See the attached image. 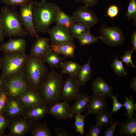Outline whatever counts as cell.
<instances>
[{
  "instance_id": "1",
  "label": "cell",
  "mask_w": 136,
  "mask_h": 136,
  "mask_svg": "<svg viewBox=\"0 0 136 136\" xmlns=\"http://www.w3.org/2000/svg\"><path fill=\"white\" fill-rule=\"evenodd\" d=\"M63 82L62 74L52 69L40 83L37 91L43 102L49 107L61 100V93Z\"/></svg>"
},
{
  "instance_id": "2",
  "label": "cell",
  "mask_w": 136,
  "mask_h": 136,
  "mask_svg": "<svg viewBox=\"0 0 136 136\" xmlns=\"http://www.w3.org/2000/svg\"><path fill=\"white\" fill-rule=\"evenodd\" d=\"M60 8L56 4L41 0L34 1L32 9L33 21L38 32H47L50 25L55 22Z\"/></svg>"
},
{
  "instance_id": "3",
  "label": "cell",
  "mask_w": 136,
  "mask_h": 136,
  "mask_svg": "<svg viewBox=\"0 0 136 136\" xmlns=\"http://www.w3.org/2000/svg\"><path fill=\"white\" fill-rule=\"evenodd\" d=\"M0 21L5 37L22 38L29 35L23 27L15 7L4 5L0 11Z\"/></svg>"
},
{
  "instance_id": "4",
  "label": "cell",
  "mask_w": 136,
  "mask_h": 136,
  "mask_svg": "<svg viewBox=\"0 0 136 136\" xmlns=\"http://www.w3.org/2000/svg\"><path fill=\"white\" fill-rule=\"evenodd\" d=\"M48 72V69L42 59L28 56L23 75L28 87L37 91Z\"/></svg>"
},
{
  "instance_id": "5",
  "label": "cell",
  "mask_w": 136,
  "mask_h": 136,
  "mask_svg": "<svg viewBox=\"0 0 136 136\" xmlns=\"http://www.w3.org/2000/svg\"><path fill=\"white\" fill-rule=\"evenodd\" d=\"M28 56L25 53H4L1 77L6 79L22 73Z\"/></svg>"
},
{
  "instance_id": "6",
  "label": "cell",
  "mask_w": 136,
  "mask_h": 136,
  "mask_svg": "<svg viewBox=\"0 0 136 136\" xmlns=\"http://www.w3.org/2000/svg\"><path fill=\"white\" fill-rule=\"evenodd\" d=\"M34 1H30L20 5L18 13L19 19L24 29L33 39L39 37L33 24L32 9Z\"/></svg>"
},
{
  "instance_id": "7",
  "label": "cell",
  "mask_w": 136,
  "mask_h": 136,
  "mask_svg": "<svg viewBox=\"0 0 136 136\" xmlns=\"http://www.w3.org/2000/svg\"><path fill=\"white\" fill-rule=\"evenodd\" d=\"M99 31L103 43L109 46H119L125 41V36L118 26L111 27L103 24L100 28Z\"/></svg>"
},
{
  "instance_id": "8",
  "label": "cell",
  "mask_w": 136,
  "mask_h": 136,
  "mask_svg": "<svg viewBox=\"0 0 136 136\" xmlns=\"http://www.w3.org/2000/svg\"><path fill=\"white\" fill-rule=\"evenodd\" d=\"M5 79L4 89L10 97H18L28 87L23 73Z\"/></svg>"
},
{
  "instance_id": "9",
  "label": "cell",
  "mask_w": 136,
  "mask_h": 136,
  "mask_svg": "<svg viewBox=\"0 0 136 136\" xmlns=\"http://www.w3.org/2000/svg\"><path fill=\"white\" fill-rule=\"evenodd\" d=\"M75 22L90 28L98 22L96 14L86 6H80L74 12L73 16Z\"/></svg>"
},
{
  "instance_id": "10",
  "label": "cell",
  "mask_w": 136,
  "mask_h": 136,
  "mask_svg": "<svg viewBox=\"0 0 136 136\" xmlns=\"http://www.w3.org/2000/svg\"><path fill=\"white\" fill-rule=\"evenodd\" d=\"M47 33L49 35L51 43L55 45L65 42L74 43V38L69 29L56 24L50 29Z\"/></svg>"
},
{
  "instance_id": "11",
  "label": "cell",
  "mask_w": 136,
  "mask_h": 136,
  "mask_svg": "<svg viewBox=\"0 0 136 136\" xmlns=\"http://www.w3.org/2000/svg\"><path fill=\"white\" fill-rule=\"evenodd\" d=\"M80 86L75 77L70 76L64 82L60 99L67 102L75 100L80 93Z\"/></svg>"
},
{
  "instance_id": "12",
  "label": "cell",
  "mask_w": 136,
  "mask_h": 136,
  "mask_svg": "<svg viewBox=\"0 0 136 136\" xmlns=\"http://www.w3.org/2000/svg\"><path fill=\"white\" fill-rule=\"evenodd\" d=\"M33 122L23 116L10 122L8 136H22L30 131Z\"/></svg>"
},
{
  "instance_id": "13",
  "label": "cell",
  "mask_w": 136,
  "mask_h": 136,
  "mask_svg": "<svg viewBox=\"0 0 136 136\" xmlns=\"http://www.w3.org/2000/svg\"><path fill=\"white\" fill-rule=\"evenodd\" d=\"M27 110L18 98L10 97L4 115L10 122L23 116Z\"/></svg>"
},
{
  "instance_id": "14",
  "label": "cell",
  "mask_w": 136,
  "mask_h": 136,
  "mask_svg": "<svg viewBox=\"0 0 136 136\" xmlns=\"http://www.w3.org/2000/svg\"><path fill=\"white\" fill-rule=\"evenodd\" d=\"M68 102H59L49 107L48 114L54 116L58 120H67L74 117Z\"/></svg>"
},
{
  "instance_id": "15",
  "label": "cell",
  "mask_w": 136,
  "mask_h": 136,
  "mask_svg": "<svg viewBox=\"0 0 136 136\" xmlns=\"http://www.w3.org/2000/svg\"><path fill=\"white\" fill-rule=\"evenodd\" d=\"M31 47L29 56L41 59L51 50L50 39L39 37L36 38Z\"/></svg>"
},
{
  "instance_id": "16",
  "label": "cell",
  "mask_w": 136,
  "mask_h": 136,
  "mask_svg": "<svg viewBox=\"0 0 136 136\" xmlns=\"http://www.w3.org/2000/svg\"><path fill=\"white\" fill-rule=\"evenodd\" d=\"M18 98L27 110L44 103L38 91L29 87Z\"/></svg>"
},
{
  "instance_id": "17",
  "label": "cell",
  "mask_w": 136,
  "mask_h": 136,
  "mask_svg": "<svg viewBox=\"0 0 136 136\" xmlns=\"http://www.w3.org/2000/svg\"><path fill=\"white\" fill-rule=\"evenodd\" d=\"M26 46V42L24 39L11 38L6 43L0 44V51L3 54L25 53Z\"/></svg>"
},
{
  "instance_id": "18",
  "label": "cell",
  "mask_w": 136,
  "mask_h": 136,
  "mask_svg": "<svg viewBox=\"0 0 136 136\" xmlns=\"http://www.w3.org/2000/svg\"><path fill=\"white\" fill-rule=\"evenodd\" d=\"M107 106L105 97L94 94L90 96L87 107L88 109L87 114L96 115L104 110Z\"/></svg>"
},
{
  "instance_id": "19",
  "label": "cell",
  "mask_w": 136,
  "mask_h": 136,
  "mask_svg": "<svg viewBox=\"0 0 136 136\" xmlns=\"http://www.w3.org/2000/svg\"><path fill=\"white\" fill-rule=\"evenodd\" d=\"M49 108L42 103L27 110L23 116L33 122H38L48 114Z\"/></svg>"
},
{
  "instance_id": "20",
  "label": "cell",
  "mask_w": 136,
  "mask_h": 136,
  "mask_svg": "<svg viewBox=\"0 0 136 136\" xmlns=\"http://www.w3.org/2000/svg\"><path fill=\"white\" fill-rule=\"evenodd\" d=\"M92 89L94 94L105 97L112 94L113 88L103 78L99 77L93 81Z\"/></svg>"
},
{
  "instance_id": "21",
  "label": "cell",
  "mask_w": 136,
  "mask_h": 136,
  "mask_svg": "<svg viewBox=\"0 0 136 136\" xmlns=\"http://www.w3.org/2000/svg\"><path fill=\"white\" fill-rule=\"evenodd\" d=\"M50 44L51 50L63 55L64 58L74 57L76 46L74 43L65 42L57 45Z\"/></svg>"
},
{
  "instance_id": "22",
  "label": "cell",
  "mask_w": 136,
  "mask_h": 136,
  "mask_svg": "<svg viewBox=\"0 0 136 136\" xmlns=\"http://www.w3.org/2000/svg\"><path fill=\"white\" fill-rule=\"evenodd\" d=\"M91 59V57L90 56L87 62L81 66L77 74L75 77L80 87L83 86L91 78L92 75Z\"/></svg>"
},
{
  "instance_id": "23",
  "label": "cell",
  "mask_w": 136,
  "mask_h": 136,
  "mask_svg": "<svg viewBox=\"0 0 136 136\" xmlns=\"http://www.w3.org/2000/svg\"><path fill=\"white\" fill-rule=\"evenodd\" d=\"M119 133L122 136L136 135V115L134 114L131 118H128L120 124Z\"/></svg>"
},
{
  "instance_id": "24",
  "label": "cell",
  "mask_w": 136,
  "mask_h": 136,
  "mask_svg": "<svg viewBox=\"0 0 136 136\" xmlns=\"http://www.w3.org/2000/svg\"><path fill=\"white\" fill-rule=\"evenodd\" d=\"M90 96L85 94H80L75 99L73 105L71 107L72 114L74 115L81 113L84 112L87 107L89 99Z\"/></svg>"
},
{
  "instance_id": "25",
  "label": "cell",
  "mask_w": 136,
  "mask_h": 136,
  "mask_svg": "<svg viewBox=\"0 0 136 136\" xmlns=\"http://www.w3.org/2000/svg\"><path fill=\"white\" fill-rule=\"evenodd\" d=\"M63 59L59 54L51 50L47 53L42 58L44 62L47 63L49 67L52 69L60 67Z\"/></svg>"
},
{
  "instance_id": "26",
  "label": "cell",
  "mask_w": 136,
  "mask_h": 136,
  "mask_svg": "<svg viewBox=\"0 0 136 136\" xmlns=\"http://www.w3.org/2000/svg\"><path fill=\"white\" fill-rule=\"evenodd\" d=\"M81 66L75 62L69 61L63 62L60 67L61 69V74H67L70 76L75 77L77 74Z\"/></svg>"
},
{
  "instance_id": "27",
  "label": "cell",
  "mask_w": 136,
  "mask_h": 136,
  "mask_svg": "<svg viewBox=\"0 0 136 136\" xmlns=\"http://www.w3.org/2000/svg\"><path fill=\"white\" fill-rule=\"evenodd\" d=\"M32 136H51L50 129L47 127V122L43 123L38 122L33 124L30 130Z\"/></svg>"
},
{
  "instance_id": "28",
  "label": "cell",
  "mask_w": 136,
  "mask_h": 136,
  "mask_svg": "<svg viewBox=\"0 0 136 136\" xmlns=\"http://www.w3.org/2000/svg\"><path fill=\"white\" fill-rule=\"evenodd\" d=\"M75 22L73 16H69L60 8L57 12L55 22L59 25L69 29L72 25Z\"/></svg>"
},
{
  "instance_id": "29",
  "label": "cell",
  "mask_w": 136,
  "mask_h": 136,
  "mask_svg": "<svg viewBox=\"0 0 136 136\" xmlns=\"http://www.w3.org/2000/svg\"><path fill=\"white\" fill-rule=\"evenodd\" d=\"M112 114L109 112L104 110L96 115V125L101 127L112 123Z\"/></svg>"
},
{
  "instance_id": "30",
  "label": "cell",
  "mask_w": 136,
  "mask_h": 136,
  "mask_svg": "<svg viewBox=\"0 0 136 136\" xmlns=\"http://www.w3.org/2000/svg\"><path fill=\"white\" fill-rule=\"evenodd\" d=\"M74 39H78L84 33L90 31L89 28L81 24L74 22L69 29Z\"/></svg>"
},
{
  "instance_id": "31",
  "label": "cell",
  "mask_w": 136,
  "mask_h": 136,
  "mask_svg": "<svg viewBox=\"0 0 136 136\" xmlns=\"http://www.w3.org/2000/svg\"><path fill=\"white\" fill-rule=\"evenodd\" d=\"M78 39L80 45L83 46L89 45L94 43L97 42L99 40H101V36L98 37L94 36L90 31L83 34Z\"/></svg>"
},
{
  "instance_id": "32",
  "label": "cell",
  "mask_w": 136,
  "mask_h": 136,
  "mask_svg": "<svg viewBox=\"0 0 136 136\" xmlns=\"http://www.w3.org/2000/svg\"><path fill=\"white\" fill-rule=\"evenodd\" d=\"M115 58L111 64V66L115 74L118 76L123 77L128 75L127 73L122 64V61L118 58L117 55L115 56Z\"/></svg>"
},
{
  "instance_id": "33",
  "label": "cell",
  "mask_w": 136,
  "mask_h": 136,
  "mask_svg": "<svg viewBox=\"0 0 136 136\" xmlns=\"http://www.w3.org/2000/svg\"><path fill=\"white\" fill-rule=\"evenodd\" d=\"M88 115H82L81 113H78L74 116L75 119V125L76 131L82 136L85 133L84 131V119Z\"/></svg>"
},
{
  "instance_id": "34",
  "label": "cell",
  "mask_w": 136,
  "mask_h": 136,
  "mask_svg": "<svg viewBox=\"0 0 136 136\" xmlns=\"http://www.w3.org/2000/svg\"><path fill=\"white\" fill-rule=\"evenodd\" d=\"M125 98V101H123L124 103L123 104L126 109L127 112L125 114L128 118H131L134 114V111L136 110V104H134L133 98L132 96H130L129 98L127 96Z\"/></svg>"
},
{
  "instance_id": "35",
  "label": "cell",
  "mask_w": 136,
  "mask_h": 136,
  "mask_svg": "<svg viewBox=\"0 0 136 136\" xmlns=\"http://www.w3.org/2000/svg\"><path fill=\"white\" fill-rule=\"evenodd\" d=\"M125 15L128 20L132 19L134 25H136V0L130 1Z\"/></svg>"
},
{
  "instance_id": "36",
  "label": "cell",
  "mask_w": 136,
  "mask_h": 136,
  "mask_svg": "<svg viewBox=\"0 0 136 136\" xmlns=\"http://www.w3.org/2000/svg\"><path fill=\"white\" fill-rule=\"evenodd\" d=\"M9 98L4 88L0 91V114L4 115Z\"/></svg>"
},
{
  "instance_id": "37",
  "label": "cell",
  "mask_w": 136,
  "mask_h": 136,
  "mask_svg": "<svg viewBox=\"0 0 136 136\" xmlns=\"http://www.w3.org/2000/svg\"><path fill=\"white\" fill-rule=\"evenodd\" d=\"M134 50L132 49L130 50H128L125 52L124 55L120 57L122 62H124L128 66L130 64L131 66L133 68H136V66L133 63L131 59L132 54Z\"/></svg>"
},
{
  "instance_id": "38",
  "label": "cell",
  "mask_w": 136,
  "mask_h": 136,
  "mask_svg": "<svg viewBox=\"0 0 136 136\" xmlns=\"http://www.w3.org/2000/svg\"><path fill=\"white\" fill-rule=\"evenodd\" d=\"M31 0H1V2L5 5L12 7L18 6L27 2Z\"/></svg>"
},
{
  "instance_id": "39",
  "label": "cell",
  "mask_w": 136,
  "mask_h": 136,
  "mask_svg": "<svg viewBox=\"0 0 136 136\" xmlns=\"http://www.w3.org/2000/svg\"><path fill=\"white\" fill-rule=\"evenodd\" d=\"M10 123V121L5 116L0 114V136L3 135L5 129Z\"/></svg>"
},
{
  "instance_id": "40",
  "label": "cell",
  "mask_w": 136,
  "mask_h": 136,
  "mask_svg": "<svg viewBox=\"0 0 136 136\" xmlns=\"http://www.w3.org/2000/svg\"><path fill=\"white\" fill-rule=\"evenodd\" d=\"M119 11V9L116 5H111L108 7L107 10L106 15L113 19L118 15Z\"/></svg>"
},
{
  "instance_id": "41",
  "label": "cell",
  "mask_w": 136,
  "mask_h": 136,
  "mask_svg": "<svg viewBox=\"0 0 136 136\" xmlns=\"http://www.w3.org/2000/svg\"><path fill=\"white\" fill-rule=\"evenodd\" d=\"M117 94H116V95H113L112 94L110 96L112 98L113 100V107L111 113L112 114L114 112L116 113L119 110L124 106L123 104L118 102L117 98Z\"/></svg>"
},
{
  "instance_id": "42",
  "label": "cell",
  "mask_w": 136,
  "mask_h": 136,
  "mask_svg": "<svg viewBox=\"0 0 136 136\" xmlns=\"http://www.w3.org/2000/svg\"><path fill=\"white\" fill-rule=\"evenodd\" d=\"M101 127L93 125L87 133V136H98L101 132Z\"/></svg>"
},
{
  "instance_id": "43",
  "label": "cell",
  "mask_w": 136,
  "mask_h": 136,
  "mask_svg": "<svg viewBox=\"0 0 136 136\" xmlns=\"http://www.w3.org/2000/svg\"><path fill=\"white\" fill-rule=\"evenodd\" d=\"M120 125V124L118 121L116 122L115 121L112 124L111 126L104 131V135L113 136L116 126Z\"/></svg>"
},
{
  "instance_id": "44",
  "label": "cell",
  "mask_w": 136,
  "mask_h": 136,
  "mask_svg": "<svg viewBox=\"0 0 136 136\" xmlns=\"http://www.w3.org/2000/svg\"><path fill=\"white\" fill-rule=\"evenodd\" d=\"M76 2L84 4L88 7H93L97 4V0H76Z\"/></svg>"
},
{
  "instance_id": "45",
  "label": "cell",
  "mask_w": 136,
  "mask_h": 136,
  "mask_svg": "<svg viewBox=\"0 0 136 136\" xmlns=\"http://www.w3.org/2000/svg\"><path fill=\"white\" fill-rule=\"evenodd\" d=\"M56 136H70L65 130L61 128H57L55 129Z\"/></svg>"
},
{
  "instance_id": "46",
  "label": "cell",
  "mask_w": 136,
  "mask_h": 136,
  "mask_svg": "<svg viewBox=\"0 0 136 136\" xmlns=\"http://www.w3.org/2000/svg\"><path fill=\"white\" fill-rule=\"evenodd\" d=\"M131 41L132 48L134 50H136V31L133 32L131 36Z\"/></svg>"
},
{
  "instance_id": "47",
  "label": "cell",
  "mask_w": 136,
  "mask_h": 136,
  "mask_svg": "<svg viewBox=\"0 0 136 136\" xmlns=\"http://www.w3.org/2000/svg\"><path fill=\"white\" fill-rule=\"evenodd\" d=\"M130 88L134 92L136 91V78L133 77L131 81L130 86Z\"/></svg>"
},
{
  "instance_id": "48",
  "label": "cell",
  "mask_w": 136,
  "mask_h": 136,
  "mask_svg": "<svg viewBox=\"0 0 136 136\" xmlns=\"http://www.w3.org/2000/svg\"><path fill=\"white\" fill-rule=\"evenodd\" d=\"M5 37L3 29L0 21V42H3Z\"/></svg>"
},
{
  "instance_id": "49",
  "label": "cell",
  "mask_w": 136,
  "mask_h": 136,
  "mask_svg": "<svg viewBox=\"0 0 136 136\" xmlns=\"http://www.w3.org/2000/svg\"><path fill=\"white\" fill-rule=\"evenodd\" d=\"M5 82V79L1 77H0V91L4 88Z\"/></svg>"
},
{
  "instance_id": "50",
  "label": "cell",
  "mask_w": 136,
  "mask_h": 136,
  "mask_svg": "<svg viewBox=\"0 0 136 136\" xmlns=\"http://www.w3.org/2000/svg\"><path fill=\"white\" fill-rule=\"evenodd\" d=\"M2 57L0 55V70L2 69Z\"/></svg>"
}]
</instances>
